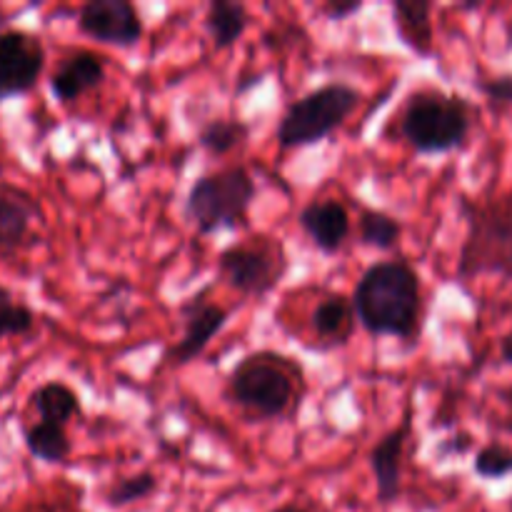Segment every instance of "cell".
Returning a JSON list of instances; mask_svg holds the SVG:
<instances>
[{
	"mask_svg": "<svg viewBox=\"0 0 512 512\" xmlns=\"http://www.w3.org/2000/svg\"><path fill=\"white\" fill-rule=\"evenodd\" d=\"M353 313L360 328L373 338L418 343L423 333V280L405 258H388L368 265L353 288Z\"/></svg>",
	"mask_w": 512,
	"mask_h": 512,
	"instance_id": "obj_1",
	"label": "cell"
},
{
	"mask_svg": "<svg viewBox=\"0 0 512 512\" xmlns=\"http://www.w3.org/2000/svg\"><path fill=\"white\" fill-rule=\"evenodd\" d=\"M305 370L295 358L275 350L243 355L225 378V395L255 423L293 418L305 398Z\"/></svg>",
	"mask_w": 512,
	"mask_h": 512,
	"instance_id": "obj_2",
	"label": "cell"
},
{
	"mask_svg": "<svg viewBox=\"0 0 512 512\" xmlns=\"http://www.w3.org/2000/svg\"><path fill=\"white\" fill-rule=\"evenodd\" d=\"M478 110L465 95L420 88L405 98L398 135L418 155H448L465 148Z\"/></svg>",
	"mask_w": 512,
	"mask_h": 512,
	"instance_id": "obj_3",
	"label": "cell"
},
{
	"mask_svg": "<svg viewBox=\"0 0 512 512\" xmlns=\"http://www.w3.org/2000/svg\"><path fill=\"white\" fill-rule=\"evenodd\" d=\"M465 240L458 255V283H473L483 275L512 278V200H463Z\"/></svg>",
	"mask_w": 512,
	"mask_h": 512,
	"instance_id": "obj_4",
	"label": "cell"
},
{
	"mask_svg": "<svg viewBox=\"0 0 512 512\" xmlns=\"http://www.w3.org/2000/svg\"><path fill=\"white\" fill-rule=\"evenodd\" d=\"M258 195L253 175L243 165L205 173L185 193L183 215L200 235L243 228Z\"/></svg>",
	"mask_w": 512,
	"mask_h": 512,
	"instance_id": "obj_5",
	"label": "cell"
},
{
	"mask_svg": "<svg viewBox=\"0 0 512 512\" xmlns=\"http://www.w3.org/2000/svg\"><path fill=\"white\" fill-rule=\"evenodd\" d=\"M360 93L350 83H325L310 93L300 95L298 100L285 108L283 118L275 128V140L283 150L310 148L343 128L345 120L355 113L360 105Z\"/></svg>",
	"mask_w": 512,
	"mask_h": 512,
	"instance_id": "obj_6",
	"label": "cell"
},
{
	"mask_svg": "<svg viewBox=\"0 0 512 512\" xmlns=\"http://www.w3.org/2000/svg\"><path fill=\"white\" fill-rule=\"evenodd\" d=\"M290 270L283 243L270 235H250L228 245L218 255L220 280L245 298H265L273 293Z\"/></svg>",
	"mask_w": 512,
	"mask_h": 512,
	"instance_id": "obj_7",
	"label": "cell"
},
{
	"mask_svg": "<svg viewBox=\"0 0 512 512\" xmlns=\"http://www.w3.org/2000/svg\"><path fill=\"white\" fill-rule=\"evenodd\" d=\"M75 25L85 38L120 50L135 48L145 33L143 18L130 0H88L78 8Z\"/></svg>",
	"mask_w": 512,
	"mask_h": 512,
	"instance_id": "obj_8",
	"label": "cell"
},
{
	"mask_svg": "<svg viewBox=\"0 0 512 512\" xmlns=\"http://www.w3.org/2000/svg\"><path fill=\"white\" fill-rule=\"evenodd\" d=\"M45 45L28 30L0 33V100L30 93L43 78Z\"/></svg>",
	"mask_w": 512,
	"mask_h": 512,
	"instance_id": "obj_9",
	"label": "cell"
},
{
	"mask_svg": "<svg viewBox=\"0 0 512 512\" xmlns=\"http://www.w3.org/2000/svg\"><path fill=\"white\" fill-rule=\"evenodd\" d=\"M205 293L198 298H190L183 308V335L178 343L170 345L163 353V365L170 368H185L195 363L200 355L208 350V345L223 333V328L230 320V310L218 303L203 300Z\"/></svg>",
	"mask_w": 512,
	"mask_h": 512,
	"instance_id": "obj_10",
	"label": "cell"
},
{
	"mask_svg": "<svg viewBox=\"0 0 512 512\" xmlns=\"http://www.w3.org/2000/svg\"><path fill=\"white\" fill-rule=\"evenodd\" d=\"M413 435V413H405L403 423L390 428L378 443L370 448L368 463L375 478V495L380 505H390L403 493V470H405V448Z\"/></svg>",
	"mask_w": 512,
	"mask_h": 512,
	"instance_id": "obj_11",
	"label": "cell"
},
{
	"mask_svg": "<svg viewBox=\"0 0 512 512\" xmlns=\"http://www.w3.org/2000/svg\"><path fill=\"white\" fill-rule=\"evenodd\" d=\"M43 220L38 200L15 185H0V260H10L33 240Z\"/></svg>",
	"mask_w": 512,
	"mask_h": 512,
	"instance_id": "obj_12",
	"label": "cell"
},
{
	"mask_svg": "<svg viewBox=\"0 0 512 512\" xmlns=\"http://www.w3.org/2000/svg\"><path fill=\"white\" fill-rule=\"evenodd\" d=\"M298 225L315 250L323 255L340 253L345 243H348L350 233H353V223H350V210L345 208L340 200L323 198L310 200L298 215Z\"/></svg>",
	"mask_w": 512,
	"mask_h": 512,
	"instance_id": "obj_13",
	"label": "cell"
},
{
	"mask_svg": "<svg viewBox=\"0 0 512 512\" xmlns=\"http://www.w3.org/2000/svg\"><path fill=\"white\" fill-rule=\"evenodd\" d=\"M105 75H108V63L103 55L93 50H75L68 58L60 60V65L50 75V93L58 103H75L83 95L98 90L105 83Z\"/></svg>",
	"mask_w": 512,
	"mask_h": 512,
	"instance_id": "obj_14",
	"label": "cell"
},
{
	"mask_svg": "<svg viewBox=\"0 0 512 512\" xmlns=\"http://www.w3.org/2000/svg\"><path fill=\"white\" fill-rule=\"evenodd\" d=\"M430 0H395L393 30L400 43L418 58H430L435 53V28Z\"/></svg>",
	"mask_w": 512,
	"mask_h": 512,
	"instance_id": "obj_15",
	"label": "cell"
},
{
	"mask_svg": "<svg viewBox=\"0 0 512 512\" xmlns=\"http://www.w3.org/2000/svg\"><path fill=\"white\" fill-rule=\"evenodd\" d=\"M310 328L320 348H345L355 330L353 303L343 293L325 295L310 313Z\"/></svg>",
	"mask_w": 512,
	"mask_h": 512,
	"instance_id": "obj_16",
	"label": "cell"
},
{
	"mask_svg": "<svg viewBox=\"0 0 512 512\" xmlns=\"http://www.w3.org/2000/svg\"><path fill=\"white\" fill-rule=\"evenodd\" d=\"M250 23V10L243 3H235V0H215L208 5V13H205V33H208L210 43L215 50H228L248 33Z\"/></svg>",
	"mask_w": 512,
	"mask_h": 512,
	"instance_id": "obj_17",
	"label": "cell"
},
{
	"mask_svg": "<svg viewBox=\"0 0 512 512\" xmlns=\"http://www.w3.org/2000/svg\"><path fill=\"white\" fill-rule=\"evenodd\" d=\"M30 405H33L40 423L60 425V428H68L70 420L83 415L80 395L70 385L58 383V380H50V383L35 388L33 395H30Z\"/></svg>",
	"mask_w": 512,
	"mask_h": 512,
	"instance_id": "obj_18",
	"label": "cell"
},
{
	"mask_svg": "<svg viewBox=\"0 0 512 512\" xmlns=\"http://www.w3.org/2000/svg\"><path fill=\"white\" fill-rule=\"evenodd\" d=\"M25 448L35 460L45 465H65L73 455V443L68 438V430L50 423H33L23 433Z\"/></svg>",
	"mask_w": 512,
	"mask_h": 512,
	"instance_id": "obj_19",
	"label": "cell"
},
{
	"mask_svg": "<svg viewBox=\"0 0 512 512\" xmlns=\"http://www.w3.org/2000/svg\"><path fill=\"white\" fill-rule=\"evenodd\" d=\"M403 220L378 208H363L358 218V240L365 248L390 253L403 240Z\"/></svg>",
	"mask_w": 512,
	"mask_h": 512,
	"instance_id": "obj_20",
	"label": "cell"
},
{
	"mask_svg": "<svg viewBox=\"0 0 512 512\" xmlns=\"http://www.w3.org/2000/svg\"><path fill=\"white\" fill-rule=\"evenodd\" d=\"M250 138V125L240 118H213L198 130V145L213 158H225L243 148Z\"/></svg>",
	"mask_w": 512,
	"mask_h": 512,
	"instance_id": "obj_21",
	"label": "cell"
},
{
	"mask_svg": "<svg viewBox=\"0 0 512 512\" xmlns=\"http://www.w3.org/2000/svg\"><path fill=\"white\" fill-rule=\"evenodd\" d=\"M155 490H158V478H155L153 473H148V470H143V473L115 480V483L105 490V503H108V508L115 510L128 508V505H135L140 503V500L150 498Z\"/></svg>",
	"mask_w": 512,
	"mask_h": 512,
	"instance_id": "obj_22",
	"label": "cell"
},
{
	"mask_svg": "<svg viewBox=\"0 0 512 512\" xmlns=\"http://www.w3.org/2000/svg\"><path fill=\"white\" fill-rule=\"evenodd\" d=\"M35 313L23 303H15L13 293L0 285V340L33 333Z\"/></svg>",
	"mask_w": 512,
	"mask_h": 512,
	"instance_id": "obj_23",
	"label": "cell"
},
{
	"mask_svg": "<svg viewBox=\"0 0 512 512\" xmlns=\"http://www.w3.org/2000/svg\"><path fill=\"white\" fill-rule=\"evenodd\" d=\"M473 473L483 480H505L512 475V448L505 443H488L475 453Z\"/></svg>",
	"mask_w": 512,
	"mask_h": 512,
	"instance_id": "obj_24",
	"label": "cell"
},
{
	"mask_svg": "<svg viewBox=\"0 0 512 512\" xmlns=\"http://www.w3.org/2000/svg\"><path fill=\"white\" fill-rule=\"evenodd\" d=\"M478 90L493 105H512V73L495 75V78L480 80Z\"/></svg>",
	"mask_w": 512,
	"mask_h": 512,
	"instance_id": "obj_25",
	"label": "cell"
},
{
	"mask_svg": "<svg viewBox=\"0 0 512 512\" xmlns=\"http://www.w3.org/2000/svg\"><path fill=\"white\" fill-rule=\"evenodd\" d=\"M360 10H363V3H360V0H345V3L333 0V3L323 5V13L328 15V20H335V23H343V20H348L350 15L360 13Z\"/></svg>",
	"mask_w": 512,
	"mask_h": 512,
	"instance_id": "obj_26",
	"label": "cell"
},
{
	"mask_svg": "<svg viewBox=\"0 0 512 512\" xmlns=\"http://www.w3.org/2000/svg\"><path fill=\"white\" fill-rule=\"evenodd\" d=\"M500 360L505 365H512V333L505 335L503 343H500Z\"/></svg>",
	"mask_w": 512,
	"mask_h": 512,
	"instance_id": "obj_27",
	"label": "cell"
},
{
	"mask_svg": "<svg viewBox=\"0 0 512 512\" xmlns=\"http://www.w3.org/2000/svg\"><path fill=\"white\" fill-rule=\"evenodd\" d=\"M270 512H308V510L300 508V505H295V503H285V505H280V508H273Z\"/></svg>",
	"mask_w": 512,
	"mask_h": 512,
	"instance_id": "obj_28",
	"label": "cell"
}]
</instances>
